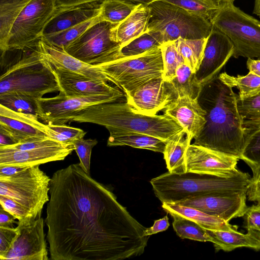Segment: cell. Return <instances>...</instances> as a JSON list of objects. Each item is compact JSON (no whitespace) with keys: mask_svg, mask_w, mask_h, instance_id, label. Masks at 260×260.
<instances>
[{"mask_svg":"<svg viewBox=\"0 0 260 260\" xmlns=\"http://www.w3.org/2000/svg\"><path fill=\"white\" fill-rule=\"evenodd\" d=\"M161 45L155 38L146 32L121 47L120 56V57L137 56L159 48Z\"/></svg>","mask_w":260,"mask_h":260,"instance_id":"cell-38","label":"cell"},{"mask_svg":"<svg viewBox=\"0 0 260 260\" xmlns=\"http://www.w3.org/2000/svg\"><path fill=\"white\" fill-rule=\"evenodd\" d=\"M239 158L205 147L190 144L185 153L186 172L230 175L237 170Z\"/></svg>","mask_w":260,"mask_h":260,"instance_id":"cell-17","label":"cell"},{"mask_svg":"<svg viewBox=\"0 0 260 260\" xmlns=\"http://www.w3.org/2000/svg\"><path fill=\"white\" fill-rule=\"evenodd\" d=\"M56 10L55 0H32L12 26L7 39V52L35 49Z\"/></svg>","mask_w":260,"mask_h":260,"instance_id":"cell-11","label":"cell"},{"mask_svg":"<svg viewBox=\"0 0 260 260\" xmlns=\"http://www.w3.org/2000/svg\"><path fill=\"white\" fill-rule=\"evenodd\" d=\"M210 21L232 42L233 57L260 58L259 20L228 2L220 7Z\"/></svg>","mask_w":260,"mask_h":260,"instance_id":"cell-7","label":"cell"},{"mask_svg":"<svg viewBox=\"0 0 260 260\" xmlns=\"http://www.w3.org/2000/svg\"><path fill=\"white\" fill-rule=\"evenodd\" d=\"M192 140L188 131L183 129L166 142L163 154L168 172L176 174L186 172L185 153Z\"/></svg>","mask_w":260,"mask_h":260,"instance_id":"cell-28","label":"cell"},{"mask_svg":"<svg viewBox=\"0 0 260 260\" xmlns=\"http://www.w3.org/2000/svg\"><path fill=\"white\" fill-rule=\"evenodd\" d=\"M180 7L190 13L205 17L210 21L213 18L220 7L208 0H162Z\"/></svg>","mask_w":260,"mask_h":260,"instance_id":"cell-40","label":"cell"},{"mask_svg":"<svg viewBox=\"0 0 260 260\" xmlns=\"http://www.w3.org/2000/svg\"><path fill=\"white\" fill-rule=\"evenodd\" d=\"M218 78L225 84L239 90L238 97L244 100L260 93V77L249 72L246 75L234 76L226 72L219 74Z\"/></svg>","mask_w":260,"mask_h":260,"instance_id":"cell-31","label":"cell"},{"mask_svg":"<svg viewBox=\"0 0 260 260\" xmlns=\"http://www.w3.org/2000/svg\"><path fill=\"white\" fill-rule=\"evenodd\" d=\"M96 139L81 138L74 141L73 144L80 159L79 165L87 173L90 174V164L91 150L98 144Z\"/></svg>","mask_w":260,"mask_h":260,"instance_id":"cell-41","label":"cell"},{"mask_svg":"<svg viewBox=\"0 0 260 260\" xmlns=\"http://www.w3.org/2000/svg\"><path fill=\"white\" fill-rule=\"evenodd\" d=\"M75 150L72 143L57 144L27 150H11L0 147V166L30 167L64 160Z\"/></svg>","mask_w":260,"mask_h":260,"instance_id":"cell-20","label":"cell"},{"mask_svg":"<svg viewBox=\"0 0 260 260\" xmlns=\"http://www.w3.org/2000/svg\"><path fill=\"white\" fill-rule=\"evenodd\" d=\"M251 177L238 169L226 176L186 172H169L150 180L156 197L162 203H177L196 198L220 192L247 191Z\"/></svg>","mask_w":260,"mask_h":260,"instance_id":"cell-4","label":"cell"},{"mask_svg":"<svg viewBox=\"0 0 260 260\" xmlns=\"http://www.w3.org/2000/svg\"><path fill=\"white\" fill-rule=\"evenodd\" d=\"M45 223L53 260H120L143 253L150 236L79 164L51 178Z\"/></svg>","mask_w":260,"mask_h":260,"instance_id":"cell-1","label":"cell"},{"mask_svg":"<svg viewBox=\"0 0 260 260\" xmlns=\"http://www.w3.org/2000/svg\"><path fill=\"white\" fill-rule=\"evenodd\" d=\"M51 179L39 165L27 167L13 176L0 177V195L14 200L37 219L49 201Z\"/></svg>","mask_w":260,"mask_h":260,"instance_id":"cell-9","label":"cell"},{"mask_svg":"<svg viewBox=\"0 0 260 260\" xmlns=\"http://www.w3.org/2000/svg\"><path fill=\"white\" fill-rule=\"evenodd\" d=\"M16 218L10 212L5 210L1 206L0 207V226L13 228L14 223Z\"/></svg>","mask_w":260,"mask_h":260,"instance_id":"cell-51","label":"cell"},{"mask_svg":"<svg viewBox=\"0 0 260 260\" xmlns=\"http://www.w3.org/2000/svg\"><path fill=\"white\" fill-rule=\"evenodd\" d=\"M27 167L12 165L0 166V177H8L13 176L23 171Z\"/></svg>","mask_w":260,"mask_h":260,"instance_id":"cell-52","label":"cell"},{"mask_svg":"<svg viewBox=\"0 0 260 260\" xmlns=\"http://www.w3.org/2000/svg\"><path fill=\"white\" fill-rule=\"evenodd\" d=\"M237 97L233 88L218 76L203 86L198 101L206 112V122L193 144L240 159L246 135L238 109Z\"/></svg>","mask_w":260,"mask_h":260,"instance_id":"cell-2","label":"cell"},{"mask_svg":"<svg viewBox=\"0 0 260 260\" xmlns=\"http://www.w3.org/2000/svg\"><path fill=\"white\" fill-rule=\"evenodd\" d=\"M211 238L216 250L231 251L237 248L248 247L256 251L260 250V231L247 230L246 234L238 231H226L206 229Z\"/></svg>","mask_w":260,"mask_h":260,"instance_id":"cell-24","label":"cell"},{"mask_svg":"<svg viewBox=\"0 0 260 260\" xmlns=\"http://www.w3.org/2000/svg\"><path fill=\"white\" fill-rule=\"evenodd\" d=\"M164 110L165 114L174 118L187 130L192 139L198 137L206 122V112L198 99L187 96L177 98Z\"/></svg>","mask_w":260,"mask_h":260,"instance_id":"cell-22","label":"cell"},{"mask_svg":"<svg viewBox=\"0 0 260 260\" xmlns=\"http://www.w3.org/2000/svg\"><path fill=\"white\" fill-rule=\"evenodd\" d=\"M235 1V0H224V3H228V2L234 3V2Z\"/></svg>","mask_w":260,"mask_h":260,"instance_id":"cell-59","label":"cell"},{"mask_svg":"<svg viewBox=\"0 0 260 260\" xmlns=\"http://www.w3.org/2000/svg\"><path fill=\"white\" fill-rule=\"evenodd\" d=\"M17 234L16 228L0 226V258L9 250Z\"/></svg>","mask_w":260,"mask_h":260,"instance_id":"cell-46","label":"cell"},{"mask_svg":"<svg viewBox=\"0 0 260 260\" xmlns=\"http://www.w3.org/2000/svg\"><path fill=\"white\" fill-rule=\"evenodd\" d=\"M122 98L117 95L70 97L59 93L54 97L37 100L38 116L46 124H63L69 118L88 107L117 102Z\"/></svg>","mask_w":260,"mask_h":260,"instance_id":"cell-12","label":"cell"},{"mask_svg":"<svg viewBox=\"0 0 260 260\" xmlns=\"http://www.w3.org/2000/svg\"><path fill=\"white\" fill-rule=\"evenodd\" d=\"M71 122L96 124L107 129L138 132L165 142L184 129L176 120L166 114H143L127 102H114L92 105L68 119L67 123Z\"/></svg>","mask_w":260,"mask_h":260,"instance_id":"cell-3","label":"cell"},{"mask_svg":"<svg viewBox=\"0 0 260 260\" xmlns=\"http://www.w3.org/2000/svg\"><path fill=\"white\" fill-rule=\"evenodd\" d=\"M246 191H234L196 197L176 204L190 207L229 222L242 217L247 208Z\"/></svg>","mask_w":260,"mask_h":260,"instance_id":"cell-15","label":"cell"},{"mask_svg":"<svg viewBox=\"0 0 260 260\" xmlns=\"http://www.w3.org/2000/svg\"><path fill=\"white\" fill-rule=\"evenodd\" d=\"M116 24L100 20L62 48L74 57L92 65L119 58L121 46L113 35Z\"/></svg>","mask_w":260,"mask_h":260,"instance_id":"cell-10","label":"cell"},{"mask_svg":"<svg viewBox=\"0 0 260 260\" xmlns=\"http://www.w3.org/2000/svg\"><path fill=\"white\" fill-rule=\"evenodd\" d=\"M173 218V229L182 239H188L201 242H211V238L206 230L195 221L176 215Z\"/></svg>","mask_w":260,"mask_h":260,"instance_id":"cell-35","label":"cell"},{"mask_svg":"<svg viewBox=\"0 0 260 260\" xmlns=\"http://www.w3.org/2000/svg\"><path fill=\"white\" fill-rule=\"evenodd\" d=\"M253 13L258 16L260 18V0H254Z\"/></svg>","mask_w":260,"mask_h":260,"instance_id":"cell-57","label":"cell"},{"mask_svg":"<svg viewBox=\"0 0 260 260\" xmlns=\"http://www.w3.org/2000/svg\"><path fill=\"white\" fill-rule=\"evenodd\" d=\"M35 49L53 67L66 69L89 78L111 82L103 64L92 65L84 62L67 53L62 48L54 46L41 38Z\"/></svg>","mask_w":260,"mask_h":260,"instance_id":"cell-21","label":"cell"},{"mask_svg":"<svg viewBox=\"0 0 260 260\" xmlns=\"http://www.w3.org/2000/svg\"><path fill=\"white\" fill-rule=\"evenodd\" d=\"M15 144L7 135L0 132V147L6 146Z\"/></svg>","mask_w":260,"mask_h":260,"instance_id":"cell-55","label":"cell"},{"mask_svg":"<svg viewBox=\"0 0 260 260\" xmlns=\"http://www.w3.org/2000/svg\"><path fill=\"white\" fill-rule=\"evenodd\" d=\"M100 15L96 17L67 29L59 32L42 37L47 42L59 48H64L82 35L87 29L99 21Z\"/></svg>","mask_w":260,"mask_h":260,"instance_id":"cell-36","label":"cell"},{"mask_svg":"<svg viewBox=\"0 0 260 260\" xmlns=\"http://www.w3.org/2000/svg\"><path fill=\"white\" fill-rule=\"evenodd\" d=\"M260 153V127L246 134L245 146L240 159L247 165Z\"/></svg>","mask_w":260,"mask_h":260,"instance_id":"cell-42","label":"cell"},{"mask_svg":"<svg viewBox=\"0 0 260 260\" xmlns=\"http://www.w3.org/2000/svg\"><path fill=\"white\" fill-rule=\"evenodd\" d=\"M208 1L218 7H220L224 3V0H208Z\"/></svg>","mask_w":260,"mask_h":260,"instance_id":"cell-58","label":"cell"},{"mask_svg":"<svg viewBox=\"0 0 260 260\" xmlns=\"http://www.w3.org/2000/svg\"><path fill=\"white\" fill-rule=\"evenodd\" d=\"M237 107L246 135L260 127V93L244 99L237 95Z\"/></svg>","mask_w":260,"mask_h":260,"instance_id":"cell-33","label":"cell"},{"mask_svg":"<svg viewBox=\"0 0 260 260\" xmlns=\"http://www.w3.org/2000/svg\"><path fill=\"white\" fill-rule=\"evenodd\" d=\"M38 117L10 110L0 105V132L14 143L50 138L57 141L58 135Z\"/></svg>","mask_w":260,"mask_h":260,"instance_id":"cell-14","label":"cell"},{"mask_svg":"<svg viewBox=\"0 0 260 260\" xmlns=\"http://www.w3.org/2000/svg\"><path fill=\"white\" fill-rule=\"evenodd\" d=\"M246 65L249 72H253L260 77V59L248 58Z\"/></svg>","mask_w":260,"mask_h":260,"instance_id":"cell-54","label":"cell"},{"mask_svg":"<svg viewBox=\"0 0 260 260\" xmlns=\"http://www.w3.org/2000/svg\"><path fill=\"white\" fill-rule=\"evenodd\" d=\"M148 6L150 18L146 32L161 44L179 38H207L213 27L205 17L162 1L154 2Z\"/></svg>","mask_w":260,"mask_h":260,"instance_id":"cell-6","label":"cell"},{"mask_svg":"<svg viewBox=\"0 0 260 260\" xmlns=\"http://www.w3.org/2000/svg\"><path fill=\"white\" fill-rule=\"evenodd\" d=\"M0 204L5 210L12 214L18 221L34 218L24 207L9 197L0 195Z\"/></svg>","mask_w":260,"mask_h":260,"instance_id":"cell-44","label":"cell"},{"mask_svg":"<svg viewBox=\"0 0 260 260\" xmlns=\"http://www.w3.org/2000/svg\"><path fill=\"white\" fill-rule=\"evenodd\" d=\"M60 143L61 142L48 137L44 139L18 143L0 147L11 150L23 151L53 145Z\"/></svg>","mask_w":260,"mask_h":260,"instance_id":"cell-45","label":"cell"},{"mask_svg":"<svg viewBox=\"0 0 260 260\" xmlns=\"http://www.w3.org/2000/svg\"><path fill=\"white\" fill-rule=\"evenodd\" d=\"M0 105L14 111L39 118L37 100L18 93L0 94Z\"/></svg>","mask_w":260,"mask_h":260,"instance_id":"cell-37","label":"cell"},{"mask_svg":"<svg viewBox=\"0 0 260 260\" xmlns=\"http://www.w3.org/2000/svg\"><path fill=\"white\" fill-rule=\"evenodd\" d=\"M101 4L95 2L69 8H56L46 26L42 37L59 32L96 17L101 11Z\"/></svg>","mask_w":260,"mask_h":260,"instance_id":"cell-23","label":"cell"},{"mask_svg":"<svg viewBox=\"0 0 260 260\" xmlns=\"http://www.w3.org/2000/svg\"><path fill=\"white\" fill-rule=\"evenodd\" d=\"M60 86L59 93L70 97H88L98 95H117L125 93L108 82L96 80L66 69L53 67Z\"/></svg>","mask_w":260,"mask_h":260,"instance_id":"cell-19","label":"cell"},{"mask_svg":"<svg viewBox=\"0 0 260 260\" xmlns=\"http://www.w3.org/2000/svg\"><path fill=\"white\" fill-rule=\"evenodd\" d=\"M58 135V141L63 143H72L77 140L83 138L86 132L83 129L71 127L66 124H47Z\"/></svg>","mask_w":260,"mask_h":260,"instance_id":"cell-43","label":"cell"},{"mask_svg":"<svg viewBox=\"0 0 260 260\" xmlns=\"http://www.w3.org/2000/svg\"><path fill=\"white\" fill-rule=\"evenodd\" d=\"M242 217L244 219V228L245 229L260 231V207L257 205L248 207Z\"/></svg>","mask_w":260,"mask_h":260,"instance_id":"cell-47","label":"cell"},{"mask_svg":"<svg viewBox=\"0 0 260 260\" xmlns=\"http://www.w3.org/2000/svg\"><path fill=\"white\" fill-rule=\"evenodd\" d=\"M164 64L163 78L170 81L175 76L178 67L184 59L177 50L174 41L164 43L160 46Z\"/></svg>","mask_w":260,"mask_h":260,"instance_id":"cell-39","label":"cell"},{"mask_svg":"<svg viewBox=\"0 0 260 260\" xmlns=\"http://www.w3.org/2000/svg\"><path fill=\"white\" fill-rule=\"evenodd\" d=\"M126 102L138 112L156 115L176 100L168 81L155 78L140 86L125 95Z\"/></svg>","mask_w":260,"mask_h":260,"instance_id":"cell-18","label":"cell"},{"mask_svg":"<svg viewBox=\"0 0 260 260\" xmlns=\"http://www.w3.org/2000/svg\"><path fill=\"white\" fill-rule=\"evenodd\" d=\"M138 5L121 0H104L101 4L100 16L103 21L117 24L128 16Z\"/></svg>","mask_w":260,"mask_h":260,"instance_id":"cell-34","label":"cell"},{"mask_svg":"<svg viewBox=\"0 0 260 260\" xmlns=\"http://www.w3.org/2000/svg\"><path fill=\"white\" fill-rule=\"evenodd\" d=\"M150 18L148 6L139 5L125 19L117 24L113 29L115 40L122 47L146 32Z\"/></svg>","mask_w":260,"mask_h":260,"instance_id":"cell-25","label":"cell"},{"mask_svg":"<svg viewBox=\"0 0 260 260\" xmlns=\"http://www.w3.org/2000/svg\"><path fill=\"white\" fill-rule=\"evenodd\" d=\"M164 211L171 216L176 215L192 220L203 228L210 230L237 231L238 226L229 222L209 215L199 210L176 203H162Z\"/></svg>","mask_w":260,"mask_h":260,"instance_id":"cell-27","label":"cell"},{"mask_svg":"<svg viewBox=\"0 0 260 260\" xmlns=\"http://www.w3.org/2000/svg\"><path fill=\"white\" fill-rule=\"evenodd\" d=\"M103 68L111 83L126 95L148 81L163 77L161 48L153 49L137 56L120 57L103 63Z\"/></svg>","mask_w":260,"mask_h":260,"instance_id":"cell-8","label":"cell"},{"mask_svg":"<svg viewBox=\"0 0 260 260\" xmlns=\"http://www.w3.org/2000/svg\"><path fill=\"white\" fill-rule=\"evenodd\" d=\"M169 225V218L166 215L161 219L155 220L152 226L145 230L144 235L145 236H150L151 235L166 231L168 229Z\"/></svg>","mask_w":260,"mask_h":260,"instance_id":"cell-48","label":"cell"},{"mask_svg":"<svg viewBox=\"0 0 260 260\" xmlns=\"http://www.w3.org/2000/svg\"><path fill=\"white\" fill-rule=\"evenodd\" d=\"M104 0H55L56 8H69L86 4L102 2Z\"/></svg>","mask_w":260,"mask_h":260,"instance_id":"cell-50","label":"cell"},{"mask_svg":"<svg viewBox=\"0 0 260 260\" xmlns=\"http://www.w3.org/2000/svg\"><path fill=\"white\" fill-rule=\"evenodd\" d=\"M234 52V46L230 38L213 26L207 38L201 63L196 72L202 86L217 76Z\"/></svg>","mask_w":260,"mask_h":260,"instance_id":"cell-16","label":"cell"},{"mask_svg":"<svg viewBox=\"0 0 260 260\" xmlns=\"http://www.w3.org/2000/svg\"><path fill=\"white\" fill-rule=\"evenodd\" d=\"M18 234L1 260H48L44 219L40 216L17 222Z\"/></svg>","mask_w":260,"mask_h":260,"instance_id":"cell-13","label":"cell"},{"mask_svg":"<svg viewBox=\"0 0 260 260\" xmlns=\"http://www.w3.org/2000/svg\"><path fill=\"white\" fill-rule=\"evenodd\" d=\"M60 91L52 66L35 48L8 68L0 78V94L18 93L35 100Z\"/></svg>","mask_w":260,"mask_h":260,"instance_id":"cell-5","label":"cell"},{"mask_svg":"<svg viewBox=\"0 0 260 260\" xmlns=\"http://www.w3.org/2000/svg\"><path fill=\"white\" fill-rule=\"evenodd\" d=\"M123 1L127 2L128 3H131L135 5H143L145 6H148L151 3L157 1H162V0H121Z\"/></svg>","mask_w":260,"mask_h":260,"instance_id":"cell-56","label":"cell"},{"mask_svg":"<svg viewBox=\"0 0 260 260\" xmlns=\"http://www.w3.org/2000/svg\"><path fill=\"white\" fill-rule=\"evenodd\" d=\"M248 165L252 171L253 176L251 179L260 180V153Z\"/></svg>","mask_w":260,"mask_h":260,"instance_id":"cell-53","label":"cell"},{"mask_svg":"<svg viewBox=\"0 0 260 260\" xmlns=\"http://www.w3.org/2000/svg\"><path fill=\"white\" fill-rule=\"evenodd\" d=\"M108 146H128L164 153L166 142L150 135L119 129H108Z\"/></svg>","mask_w":260,"mask_h":260,"instance_id":"cell-26","label":"cell"},{"mask_svg":"<svg viewBox=\"0 0 260 260\" xmlns=\"http://www.w3.org/2000/svg\"><path fill=\"white\" fill-rule=\"evenodd\" d=\"M207 38L185 39L179 38L174 41L184 63L195 73L203 59Z\"/></svg>","mask_w":260,"mask_h":260,"instance_id":"cell-32","label":"cell"},{"mask_svg":"<svg viewBox=\"0 0 260 260\" xmlns=\"http://www.w3.org/2000/svg\"><path fill=\"white\" fill-rule=\"evenodd\" d=\"M32 0H0V49L1 56L7 52L8 37L15 20Z\"/></svg>","mask_w":260,"mask_h":260,"instance_id":"cell-30","label":"cell"},{"mask_svg":"<svg viewBox=\"0 0 260 260\" xmlns=\"http://www.w3.org/2000/svg\"><path fill=\"white\" fill-rule=\"evenodd\" d=\"M246 195L249 201L256 202V205L260 207V180L251 179Z\"/></svg>","mask_w":260,"mask_h":260,"instance_id":"cell-49","label":"cell"},{"mask_svg":"<svg viewBox=\"0 0 260 260\" xmlns=\"http://www.w3.org/2000/svg\"><path fill=\"white\" fill-rule=\"evenodd\" d=\"M167 81L176 99L184 96L198 99L203 88L196 73L185 63L180 64L177 69L175 76Z\"/></svg>","mask_w":260,"mask_h":260,"instance_id":"cell-29","label":"cell"}]
</instances>
